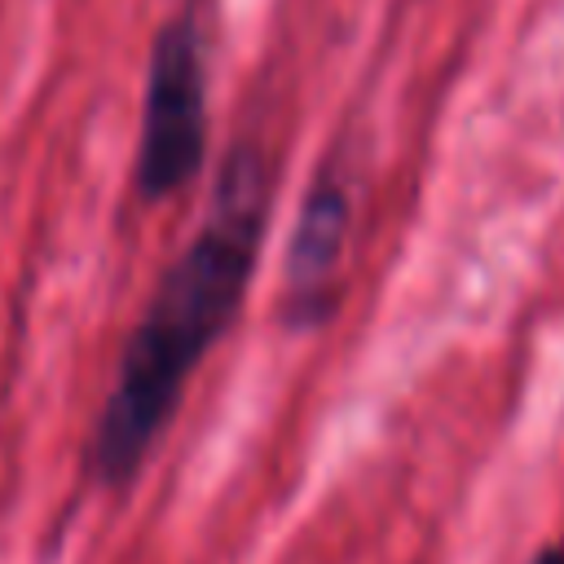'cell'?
<instances>
[{
	"instance_id": "3957f363",
	"label": "cell",
	"mask_w": 564,
	"mask_h": 564,
	"mask_svg": "<svg viewBox=\"0 0 564 564\" xmlns=\"http://www.w3.org/2000/svg\"><path fill=\"white\" fill-rule=\"evenodd\" d=\"M352 225V198L348 181L339 172H317L295 229L286 247V295H282V317L291 326H317L335 308V278L344 264V242Z\"/></svg>"
},
{
	"instance_id": "6da1fadb",
	"label": "cell",
	"mask_w": 564,
	"mask_h": 564,
	"mask_svg": "<svg viewBox=\"0 0 564 564\" xmlns=\"http://www.w3.org/2000/svg\"><path fill=\"white\" fill-rule=\"evenodd\" d=\"M269 225V167L256 145H234L220 163L212 212L189 247L167 264L123 357L115 388L88 432L84 467L115 489L137 476L198 361L238 317Z\"/></svg>"
},
{
	"instance_id": "277c9868",
	"label": "cell",
	"mask_w": 564,
	"mask_h": 564,
	"mask_svg": "<svg viewBox=\"0 0 564 564\" xmlns=\"http://www.w3.org/2000/svg\"><path fill=\"white\" fill-rule=\"evenodd\" d=\"M529 564H564V546H542Z\"/></svg>"
},
{
	"instance_id": "7a4b0ae2",
	"label": "cell",
	"mask_w": 564,
	"mask_h": 564,
	"mask_svg": "<svg viewBox=\"0 0 564 564\" xmlns=\"http://www.w3.org/2000/svg\"><path fill=\"white\" fill-rule=\"evenodd\" d=\"M207 154V75L203 35L189 13L159 26L145 66L141 145H137V194L159 203L185 189Z\"/></svg>"
}]
</instances>
